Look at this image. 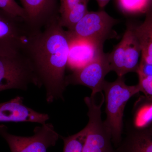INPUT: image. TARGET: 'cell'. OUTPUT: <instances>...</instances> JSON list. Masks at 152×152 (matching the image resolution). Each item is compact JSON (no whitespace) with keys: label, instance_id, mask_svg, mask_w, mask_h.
Segmentation results:
<instances>
[{"label":"cell","instance_id":"obj_1","mask_svg":"<svg viewBox=\"0 0 152 152\" xmlns=\"http://www.w3.org/2000/svg\"><path fill=\"white\" fill-rule=\"evenodd\" d=\"M70 42L58 18L32 36L25 45V51L41 85L45 88L48 104L58 99L64 101L65 71Z\"/></svg>","mask_w":152,"mask_h":152},{"label":"cell","instance_id":"obj_2","mask_svg":"<svg viewBox=\"0 0 152 152\" xmlns=\"http://www.w3.org/2000/svg\"><path fill=\"white\" fill-rule=\"evenodd\" d=\"M31 84L42 87L24 48L0 49V92L26 91Z\"/></svg>","mask_w":152,"mask_h":152},{"label":"cell","instance_id":"obj_3","mask_svg":"<svg viewBox=\"0 0 152 152\" xmlns=\"http://www.w3.org/2000/svg\"><path fill=\"white\" fill-rule=\"evenodd\" d=\"M104 92L106 119L104 123L110 132L112 140L117 148L123 138V116L125 107L132 97L140 92L138 85L126 84L124 77H118L113 82L106 81Z\"/></svg>","mask_w":152,"mask_h":152},{"label":"cell","instance_id":"obj_4","mask_svg":"<svg viewBox=\"0 0 152 152\" xmlns=\"http://www.w3.org/2000/svg\"><path fill=\"white\" fill-rule=\"evenodd\" d=\"M34 133L30 137L15 135L9 133L7 127L0 125V136L7 141L11 152H48L60 137L51 123L36 126Z\"/></svg>","mask_w":152,"mask_h":152},{"label":"cell","instance_id":"obj_5","mask_svg":"<svg viewBox=\"0 0 152 152\" xmlns=\"http://www.w3.org/2000/svg\"><path fill=\"white\" fill-rule=\"evenodd\" d=\"M104 10L89 12L72 28L67 31L70 39H82L104 44L106 40L115 38L114 26L118 23Z\"/></svg>","mask_w":152,"mask_h":152},{"label":"cell","instance_id":"obj_6","mask_svg":"<svg viewBox=\"0 0 152 152\" xmlns=\"http://www.w3.org/2000/svg\"><path fill=\"white\" fill-rule=\"evenodd\" d=\"M111 70L108 53H103L100 56L86 65L73 71L66 76V86L82 85L92 91V95L96 96L103 91L106 80L105 77Z\"/></svg>","mask_w":152,"mask_h":152},{"label":"cell","instance_id":"obj_7","mask_svg":"<svg viewBox=\"0 0 152 152\" xmlns=\"http://www.w3.org/2000/svg\"><path fill=\"white\" fill-rule=\"evenodd\" d=\"M34 34L23 19L0 9V49L23 48Z\"/></svg>","mask_w":152,"mask_h":152},{"label":"cell","instance_id":"obj_8","mask_svg":"<svg viewBox=\"0 0 152 152\" xmlns=\"http://www.w3.org/2000/svg\"><path fill=\"white\" fill-rule=\"evenodd\" d=\"M26 14L25 22L34 34L59 18V0H20Z\"/></svg>","mask_w":152,"mask_h":152},{"label":"cell","instance_id":"obj_9","mask_svg":"<svg viewBox=\"0 0 152 152\" xmlns=\"http://www.w3.org/2000/svg\"><path fill=\"white\" fill-rule=\"evenodd\" d=\"M50 119L48 114L36 111L24 104V98L16 97L0 103V122H31L43 124Z\"/></svg>","mask_w":152,"mask_h":152},{"label":"cell","instance_id":"obj_10","mask_svg":"<svg viewBox=\"0 0 152 152\" xmlns=\"http://www.w3.org/2000/svg\"><path fill=\"white\" fill-rule=\"evenodd\" d=\"M67 67L73 71L86 65L104 53V44L82 39H70Z\"/></svg>","mask_w":152,"mask_h":152},{"label":"cell","instance_id":"obj_11","mask_svg":"<svg viewBox=\"0 0 152 152\" xmlns=\"http://www.w3.org/2000/svg\"><path fill=\"white\" fill-rule=\"evenodd\" d=\"M116 149L118 152H152V132L145 126L130 125Z\"/></svg>","mask_w":152,"mask_h":152},{"label":"cell","instance_id":"obj_12","mask_svg":"<svg viewBox=\"0 0 152 152\" xmlns=\"http://www.w3.org/2000/svg\"><path fill=\"white\" fill-rule=\"evenodd\" d=\"M123 38L125 41L124 56L126 74L137 70L141 48L134 32L133 26H128Z\"/></svg>","mask_w":152,"mask_h":152},{"label":"cell","instance_id":"obj_13","mask_svg":"<svg viewBox=\"0 0 152 152\" xmlns=\"http://www.w3.org/2000/svg\"><path fill=\"white\" fill-rule=\"evenodd\" d=\"M145 15L142 23L133 28L141 48L140 59L152 64V8Z\"/></svg>","mask_w":152,"mask_h":152},{"label":"cell","instance_id":"obj_14","mask_svg":"<svg viewBox=\"0 0 152 152\" xmlns=\"http://www.w3.org/2000/svg\"><path fill=\"white\" fill-rule=\"evenodd\" d=\"M116 2L125 15L146 14L152 8V0H116Z\"/></svg>","mask_w":152,"mask_h":152},{"label":"cell","instance_id":"obj_15","mask_svg":"<svg viewBox=\"0 0 152 152\" xmlns=\"http://www.w3.org/2000/svg\"><path fill=\"white\" fill-rule=\"evenodd\" d=\"M88 2L81 3L74 10L60 16L59 22L61 26L63 28H67L68 30L72 28L88 12Z\"/></svg>","mask_w":152,"mask_h":152},{"label":"cell","instance_id":"obj_16","mask_svg":"<svg viewBox=\"0 0 152 152\" xmlns=\"http://www.w3.org/2000/svg\"><path fill=\"white\" fill-rule=\"evenodd\" d=\"M88 133V129L85 127L81 131L67 137L60 136L64 141L63 152H83L84 145Z\"/></svg>","mask_w":152,"mask_h":152},{"label":"cell","instance_id":"obj_17","mask_svg":"<svg viewBox=\"0 0 152 152\" xmlns=\"http://www.w3.org/2000/svg\"><path fill=\"white\" fill-rule=\"evenodd\" d=\"M0 9L26 20V14L23 7L15 0H0Z\"/></svg>","mask_w":152,"mask_h":152},{"label":"cell","instance_id":"obj_18","mask_svg":"<svg viewBox=\"0 0 152 152\" xmlns=\"http://www.w3.org/2000/svg\"><path fill=\"white\" fill-rule=\"evenodd\" d=\"M137 85L140 92L144 94L147 102L152 103V75L139 77Z\"/></svg>","mask_w":152,"mask_h":152},{"label":"cell","instance_id":"obj_19","mask_svg":"<svg viewBox=\"0 0 152 152\" xmlns=\"http://www.w3.org/2000/svg\"><path fill=\"white\" fill-rule=\"evenodd\" d=\"M88 1L89 0H59V16L74 10L81 3Z\"/></svg>","mask_w":152,"mask_h":152},{"label":"cell","instance_id":"obj_20","mask_svg":"<svg viewBox=\"0 0 152 152\" xmlns=\"http://www.w3.org/2000/svg\"><path fill=\"white\" fill-rule=\"evenodd\" d=\"M138 77H147L152 75V64H148L140 59L137 70L136 72Z\"/></svg>","mask_w":152,"mask_h":152},{"label":"cell","instance_id":"obj_21","mask_svg":"<svg viewBox=\"0 0 152 152\" xmlns=\"http://www.w3.org/2000/svg\"><path fill=\"white\" fill-rule=\"evenodd\" d=\"M98 5L101 10H102L109 3L111 0H96Z\"/></svg>","mask_w":152,"mask_h":152},{"label":"cell","instance_id":"obj_22","mask_svg":"<svg viewBox=\"0 0 152 152\" xmlns=\"http://www.w3.org/2000/svg\"><path fill=\"white\" fill-rule=\"evenodd\" d=\"M145 127L148 129L150 132H152V120Z\"/></svg>","mask_w":152,"mask_h":152}]
</instances>
